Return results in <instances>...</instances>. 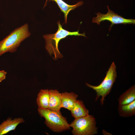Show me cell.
I'll list each match as a JSON object with an SVG mask.
<instances>
[{"mask_svg": "<svg viewBox=\"0 0 135 135\" xmlns=\"http://www.w3.org/2000/svg\"><path fill=\"white\" fill-rule=\"evenodd\" d=\"M31 34L28 23L14 29L0 41V56L6 52H15L22 42Z\"/></svg>", "mask_w": 135, "mask_h": 135, "instance_id": "cell-1", "label": "cell"}, {"mask_svg": "<svg viewBox=\"0 0 135 135\" xmlns=\"http://www.w3.org/2000/svg\"><path fill=\"white\" fill-rule=\"evenodd\" d=\"M135 100V86L134 85L122 94L118 98V105L128 104Z\"/></svg>", "mask_w": 135, "mask_h": 135, "instance_id": "cell-12", "label": "cell"}, {"mask_svg": "<svg viewBox=\"0 0 135 135\" xmlns=\"http://www.w3.org/2000/svg\"><path fill=\"white\" fill-rule=\"evenodd\" d=\"M116 68L114 63L113 62L106 72L105 78L102 83L98 86H93L86 83L87 86L92 88L96 93L95 102H96L101 96L100 101L102 106L104 104L105 97L109 94L116 81L117 77Z\"/></svg>", "mask_w": 135, "mask_h": 135, "instance_id": "cell-4", "label": "cell"}, {"mask_svg": "<svg viewBox=\"0 0 135 135\" xmlns=\"http://www.w3.org/2000/svg\"><path fill=\"white\" fill-rule=\"evenodd\" d=\"M50 97L48 109L54 111L60 112L62 107L61 93L57 90H49Z\"/></svg>", "mask_w": 135, "mask_h": 135, "instance_id": "cell-7", "label": "cell"}, {"mask_svg": "<svg viewBox=\"0 0 135 135\" xmlns=\"http://www.w3.org/2000/svg\"><path fill=\"white\" fill-rule=\"evenodd\" d=\"M24 122L22 118H15L13 119L10 118H8L0 124V135L5 134L10 131L14 130L18 124Z\"/></svg>", "mask_w": 135, "mask_h": 135, "instance_id": "cell-8", "label": "cell"}, {"mask_svg": "<svg viewBox=\"0 0 135 135\" xmlns=\"http://www.w3.org/2000/svg\"><path fill=\"white\" fill-rule=\"evenodd\" d=\"M72 128L74 135H94L98 134L95 118L88 114L86 116L75 119L70 124Z\"/></svg>", "mask_w": 135, "mask_h": 135, "instance_id": "cell-5", "label": "cell"}, {"mask_svg": "<svg viewBox=\"0 0 135 135\" xmlns=\"http://www.w3.org/2000/svg\"><path fill=\"white\" fill-rule=\"evenodd\" d=\"M50 97L49 90L48 89L40 90L38 94L36 99L38 108L48 109Z\"/></svg>", "mask_w": 135, "mask_h": 135, "instance_id": "cell-13", "label": "cell"}, {"mask_svg": "<svg viewBox=\"0 0 135 135\" xmlns=\"http://www.w3.org/2000/svg\"><path fill=\"white\" fill-rule=\"evenodd\" d=\"M107 7L108 10L107 14H104L100 12L96 14L97 16L94 17L92 18V22L93 23H96L97 24L99 25L100 24L101 22L105 20L110 22L111 24L109 29V31L111 29L112 26L114 24H135L134 19L124 18L121 16L118 15V14H116L113 11L110 10L108 6H107Z\"/></svg>", "mask_w": 135, "mask_h": 135, "instance_id": "cell-6", "label": "cell"}, {"mask_svg": "<svg viewBox=\"0 0 135 135\" xmlns=\"http://www.w3.org/2000/svg\"><path fill=\"white\" fill-rule=\"evenodd\" d=\"M6 74L7 72L4 70H0V82L5 79Z\"/></svg>", "mask_w": 135, "mask_h": 135, "instance_id": "cell-15", "label": "cell"}, {"mask_svg": "<svg viewBox=\"0 0 135 135\" xmlns=\"http://www.w3.org/2000/svg\"><path fill=\"white\" fill-rule=\"evenodd\" d=\"M48 0L54 1L57 4L61 12L64 13L65 23L67 22V16L70 11L82 6L84 3L82 1H80L75 4L70 5L68 4L62 0H46L43 8L47 5V2Z\"/></svg>", "mask_w": 135, "mask_h": 135, "instance_id": "cell-9", "label": "cell"}, {"mask_svg": "<svg viewBox=\"0 0 135 135\" xmlns=\"http://www.w3.org/2000/svg\"><path fill=\"white\" fill-rule=\"evenodd\" d=\"M38 111L39 114L45 119L46 125L53 132H60L70 129V124L60 112L38 108Z\"/></svg>", "mask_w": 135, "mask_h": 135, "instance_id": "cell-3", "label": "cell"}, {"mask_svg": "<svg viewBox=\"0 0 135 135\" xmlns=\"http://www.w3.org/2000/svg\"><path fill=\"white\" fill-rule=\"evenodd\" d=\"M102 133L103 135H112V134L104 130H103L102 132Z\"/></svg>", "mask_w": 135, "mask_h": 135, "instance_id": "cell-16", "label": "cell"}, {"mask_svg": "<svg viewBox=\"0 0 135 135\" xmlns=\"http://www.w3.org/2000/svg\"><path fill=\"white\" fill-rule=\"evenodd\" d=\"M58 28L57 32L53 34H47L43 35L45 40V48L50 56L54 55V60L61 58L63 56L59 50L58 47L59 42L62 39L68 36H82L86 37L85 33L80 34L78 31L70 32L63 28L59 21L57 22Z\"/></svg>", "mask_w": 135, "mask_h": 135, "instance_id": "cell-2", "label": "cell"}, {"mask_svg": "<svg viewBox=\"0 0 135 135\" xmlns=\"http://www.w3.org/2000/svg\"><path fill=\"white\" fill-rule=\"evenodd\" d=\"M62 107L70 110L77 100L78 95L73 92H65L61 93Z\"/></svg>", "mask_w": 135, "mask_h": 135, "instance_id": "cell-11", "label": "cell"}, {"mask_svg": "<svg viewBox=\"0 0 135 135\" xmlns=\"http://www.w3.org/2000/svg\"><path fill=\"white\" fill-rule=\"evenodd\" d=\"M71 115L75 119L84 117L89 114L88 110L86 107L83 102L77 100L70 110Z\"/></svg>", "mask_w": 135, "mask_h": 135, "instance_id": "cell-10", "label": "cell"}, {"mask_svg": "<svg viewBox=\"0 0 135 135\" xmlns=\"http://www.w3.org/2000/svg\"><path fill=\"white\" fill-rule=\"evenodd\" d=\"M118 111L119 116L123 117H129L135 115V100L128 104L118 105Z\"/></svg>", "mask_w": 135, "mask_h": 135, "instance_id": "cell-14", "label": "cell"}]
</instances>
